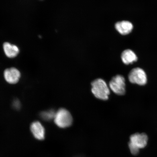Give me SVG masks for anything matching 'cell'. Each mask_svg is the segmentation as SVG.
<instances>
[{
  "label": "cell",
  "mask_w": 157,
  "mask_h": 157,
  "mask_svg": "<svg viewBox=\"0 0 157 157\" xmlns=\"http://www.w3.org/2000/svg\"><path fill=\"white\" fill-rule=\"evenodd\" d=\"M13 107L15 108V109H18L20 108L21 104L20 103L18 100H15V101H13Z\"/></svg>",
  "instance_id": "cell-12"
},
{
  "label": "cell",
  "mask_w": 157,
  "mask_h": 157,
  "mask_svg": "<svg viewBox=\"0 0 157 157\" xmlns=\"http://www.w3.org/2000/svg\"><path fill=\"white\" fill-rule=\"evenodd\" d=\"M81 157V156H77V157Z\"/></svg>",
  "instance_id": "cell-13"
},
{
  "label": "cell",
  "mask_w": 157,
  "mask_h": 157,
  "mask_svg": "<svg viewBox=\"0 0 157 157\" xmlns=\"http://www.w3.org/2000/svg\"><path fill=\"white\" fill-rule=\"evenodd\" d=\"M121 59L124 63L126 64H132L137 59L136 54L129 49L123 51L121 55Z\"/></svg>",
  "instance_id": "cell-10"
},
{
  "label": "cell",
  "mask_w": 157,
  "mask_h": 157,
  "mask_svg": "<svg viewBox=\"0 0 157 157\" xmlns=\"http://www.w3.org/2000/svg\"><path fill=\"white\" fill-rule=\"evenodd\" d=\"M3 48L6 56L9 58H15L19 53L18 47L9 42H5L3 44Z\"/></svg>",
  "instance_id": "cell-9"
},
{
  "label": "cell",
  "mask_w": 157,
  "mask_h": 157,
  "mask_svg": "<svg viewBox=\"0 0 157 157\" xmlns=\"http://www.w3.org/2000/svg\"><path fill=\"white\" fill-rule=\"evenodd\" d=\"M148 141V136L145 133H136L131 135L128 147L131 154L134 156L138 155L140 149L147 146Z\"/></svg>",
  "instance_id": "cell-1"
},
{
  "label": "cell",
  "mask_w": 157,
  "mask_h": 157,
  "mask_svg": "<svg viewBox=\"0 0 157 157\" xmlns=\"http://www.w3.org/2000/svg\"><path fill=\"white\" fill-rule=\"evenodd\" d=\"M125 80L123 76L117 75L109 82V87L112 91L117 95H122L125 93Z\"/></svg>",
  "instance_id": "cell-5"
},
{
  "label": "cell",
  "mask_w": 157,
  "mask_h": 157,
  "mask_svg": "<svg viewBox=\"0 0 157 157\" xmlns=\"http://www.w3.org/2000/svg\"><path fill=\"white\" fill-rule=\"evenodd\" d=\"M128 78L131 83L143 86L147 82L146 72L142 69L136 68L133 69L129 74Z\"/></svg>",
  "instance_id": "cell-4"
},
{
  "label": "cell",
  "mask_w": 157,
  "mask_h": 157,
  "mask_svg": "<svg viewBox=\"0 0 157 157\" xmlns=\"http://www.w3.org/2000/svg\"><path fill=\"white\" fill-rule=\"evenodd\" d=\"M72 117L67 110L61 109L56 112L54 119L55 124L60 128H66L72 124Z\"/></svg>",
  "instance_id": "cell-3"
},
{
  "label": "cell",
  "mask_w": 157,
  "mask_h": 157,
  "mask_svg": "<svg viewBox=\"0 0 157 157\" xmlns=\"http://www.w3.org/2000/svg\"><path fill=\"white\" fill-rule=\"evenodd\" d=\"M91 91L98 99L106 100L110 94L109 87L106 82L101 78L94 80L91 83Z\"/></svg>",
  "instance_id": "cell-2"
},
{
  "label": "cell",
  "mask_w": 157,
  "mask_h": 157,
  "mask_svg": "<svg viewBox=\"0 0 157 157\" xmlns=\"http://www.w3.org/2000/svg\"><path fill=\"white\" fill-rule=\"evenodd\" d=\"M30 130L33 136L37 140H44L45 137V129L44 126L40 122L35 121L31 124Z\"/></svg>",
  "instance_id": "cell-6"
},
{
  "label": "cell",
  "mask_w": 157,
  "mask_h": 157,
  "mask_svg": "<svg viewBox=\"0 0 157 157\" xmlns=\"http://www.w3.org/2000/svg\"><path fill=\"white\" fill-rule=\"evenodd\" d=\"M115 27L120 34L123 35L128 34L132 31L133 29L132 23L128 21H119L116 23Z\"/></svg>",
  "instance_id": "cell-8"
},
{
  "label": "cell",
  "mask_w": 157,
  "mask_h": 157,
  "mask_svg": "<svg viewBox=\"0 0 157 157\" xmlns=\"http://www.w3.org/2000/svg\"><path fill=\"white\" fill-rule=\"evenodd\" d=\"M4 75L6 81L10 84H13L18 82L21 73L17 68H11L5 70Z\"/></svg>",
  "instance_id": "cell-7"
},
{
  "label": "cell",
  "mask_w": 157,
  "mask_h": 157,
  "mask_svg": "<svg viewBox=\"0 0 157 157\" xmlns=\"http://www.w3.org/2000/svg\"><path fill=\"white\" fill-rule=\"evenodd\" d=\"M56 112L53 110L42 112L40 113V117L45 121H49L54 119Z\"/></svg>",
  "instance_id": "cell-11"
}]
</instances>
